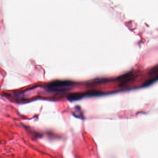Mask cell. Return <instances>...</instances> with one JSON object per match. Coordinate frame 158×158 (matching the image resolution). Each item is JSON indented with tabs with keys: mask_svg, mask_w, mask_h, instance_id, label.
Instances as JSON below:
<instances>
[{
	"mask_svg": "<svg viewBox=\"0 0 158 158\" xmlns=\"http://www.w3.org/2000/svg\"><path fill=\"white\" fill-rule=\"evenodd\" d=\"M71 81L67 80H56L52 82L48 85L51 88H62L70 86L72 84Z\"/></svg>",
	"mask_w": 158,
	"mask_h": 158,
	"instance_id": "1",
	"label": "cell"
},
{
	"mask_svg": "<svg viewBox=\"0 0 158 158\" xmlns=\"http://www.w3.org/2000/svg\"><path fill=\"white\" fill-rule=\"evenodd\" d=\"M84 94L82 93H73L69 95L68 98L70 101H77L82 98Z\"/></svg>",
	"mask_w": 158,
	"mask_h": 158,
	"instance_id": "2",
	"label": "cell"
},
{
	"mask_svg": "<svg viewBox=\"0 0 158 158\" xmlns=\"http://www.w3.org/2000/svg\"><path fill=\"white\" fill-rule=\"evenodd\" d=\"M149 75L151 76H154V75L155 76L156 75V77L154 79V81L158 79V66L151 70V71H150Z\"/></svg>",
	"mask_w": 158,
	"mask_h": 158,
	"instance_id": "3",
	"label": "cell"
}]
</instances>
